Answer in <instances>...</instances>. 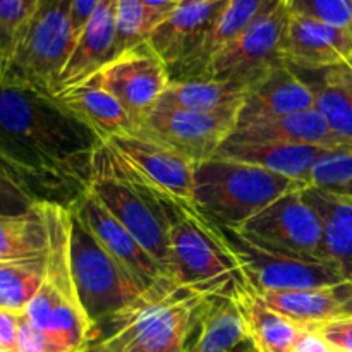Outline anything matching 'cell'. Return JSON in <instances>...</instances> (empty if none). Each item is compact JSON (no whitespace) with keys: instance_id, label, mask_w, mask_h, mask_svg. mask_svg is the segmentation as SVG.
<instances>
[{"instance_id":"1","label":"cell","mask_w":352,"mask_h":352,"mask_svg":"<svg viewBox=\"0 0 352 352\" xmlns=\"http://www.w3.org/2000/svg\"><path fill=\"white\" fill-rule=\"evenodd\" d=\"M103 141L54 96L0 85V150L82 195Z\"/></svg>"},{"instance_id":"2","label":"cell","mask_w":352,"mask_h":352,"mask_svg":"<svg viewBox=\"0 0 352 352\" xmlns=\"http://www.w3.org/2000/svg\"><path fill=\"white\" fill-rule=\"evenodd\" d=\"M213 296L184 285L168 284L148 291L140 301L117 313L105 323L110 329L95 349L116 352H184L195 323Z\"/></svg>"},{"instance_id":"3","label":"cell","mask_w":352,"mask_h":352,"mask_svg":"<svg viewBox=\"0 0 352 352\" xmlns=\"http://www.w3.org/2000/svg\"><path fill=\"white\" fill-rule=\"evenodd\" d=\"M88 189L174 280L168 208L175 201L148 188L109 143L96 151Z\"/></svg>"},{"instance_id":"4","label":"cell","mask_w":352,"mask_h":352,"mask_svg":"<svg viewBox=\"0 0 352 352\" xmlns=\"http://www.w3.org/2000/svg\"><path fill=\"white\" fill-rule=\"evenodd\" d=\"M305 182L250 164L212 158L195 167V210L222 229H239L268 205Z\"/></svg>"},{"instance_id":"5","label":"cell","mask_w":352,"mask_h":352,"mask_svg":"<svg viewBox=\"0 0 352 352\" xmlns=\"http://www.w3.org/2000/svg\"><path fill=\"white\" fill-rule=\"evenodd\" d=\"M168 217L175 284L234 298L251 287L220 227L181 203H170Z\"/></svg>"},{"instance_id":"6","label":"cell","mask_w":352,"mask_h":352,"mask_svg":"<svg viewBox=\"0 0 352 352\" xmlns=\"http://www.w3.org/2000/svg\"><path fill=\"white\" fill-rule=\"evenodd\" d=\"M71 268L79 301L98 329L148 292L93 236L72 206Z\"/></svg>"},{"instance_id":"7","label":"cell","mask_w":352,"mask_h":352,"mask_svg":"<svg viewBox=\"0 0 352 352\" xmlns=\"http://www.w3.org/2000/svg\"><path fill=\"white\" fill-rule=\"evenodd\" d=\"M72 0H40L28 21L2 85L54 96L76 45Z\"/></svg>"},{"instance_id":"8","label":"cell","mask_w":352,"mask_h":352,"mask_svg":"<svg viewBox=\"0 0 352 352\" xmlns=\"http://www.w3.org/2000/svg\"><path fill=\"white\" fill-rule=\"evenodd\" d=\"M222 232L243 265L253 291L336 287L346 282L342 272L332 261L267 246L237 229H222Z\"/></svg>"},{"instance_id":"9","label":"cell","mask_w":352,"mask_h":352,"mask_svg":"<svg viewBox=\"0 0 352 352\" xmlns=\"http://www.w3.org/2000/svg\"><path fill=\"white\" fill-rule=\"evenodd\" d=\"M289 16L285 0H275L236 40L213 55L201 78L253 85L275 64L282 62L280 48Z\"/></svg>"},{"instance_id":"10","label":"cell","mask_w":352,"mask_h":352,"mask_svg":"<svg viewBox=\"0 0 352 352\" xmlns=\"http://www.w3.org/2000/svg\"><path fill=\"white\" fill-rule=\"evenodd\" d=\"M239 110L189 112L155 107L153 112L134 129V134L155 141L198 165L212 160L232 136Z\"/></svg>"},{"instance_id":"11","label":"cell","mask_w":352,"mask_h":352,"mask_svg":"<svg viewBox=\"0 0 352 352\" xmlns=\"http://www.w3.org/2000/svg\"><path fill=\"white\" fill-rule=\"evenodd\" d=\"M302 189L285 192L237 230L277 250L327 260L322 219L305 198Z\"/></svg>"},{"instance_id":"12","label":"cell","mask_w":352,"mask_h":352,"mask_svg":"<svg viewBox=\"0 0 352 352\" xmlns=\"http://www.w3.org/2000/svg\"><path fill=\"white\" fill-rule=\"evenodd\" d=\"M86 79L116 96L136 129L158 105L170 74L167 65L144 43L113 57Z\"/></svg>"},{"instance_id":"13","label":"cell","mask_w":352,"mask_h":352,"mask_svg":"<svg viewBox=\"0 0 352 352\" xmlns=\"http://www.w3.org/2000/svg\"><path fill=\"white\" fill-rule=\"evenodd\" d=\"M105 143L148 188L170 201L195 208L196 165L191 160L134 133L113 136Z\"/></svg>"},{"instance_id":"14","label":"cell","mask_w":352,"mask_h":352,"mask_svg":"<svg viewBox=\"0 0 352 352\" xmlns=\"http://www.w3.org/2000/svg\"><path fill=\"white\" fill-rule=\"evenodd\" d=\"M71 206L82 223L91 230L93 236L131 272V275L146 291L175 284L167 270L138 243L136 237L96 199L89 189H86Z\"/></svg>"},{"instance_id":"15","label":"cell","mask_w":352,"mask_h":352,"mask_svg":"<svg viewBox=\"0 0 352 352\" xmlns=\"http://www.w3.org/2000/svg\"><path fill=\"white\" fill-rule=\"evenodd\" d=\"M280 58L298 72H322L339 67L352 60V33L344 28L291 14Z\"/></svg>"},{"instance_id":"16","label":"cell","mask_w":352,"mask_h":352,"mask_svg":"<svg viewBox=\"0 0 352 352\" xmlns=\"http://www.w3.org/2000/svg\"><path fill=\"white\" fill-rule=\"evenodd\" d=\"M309 109H315V91L311 85L291 65L280 62L250 86L237 116L236 129Z\"/></svg>"},{"instance_id":"17","label":"cell","mask_w":352,"mask_h":352,"mask_svg":"<svg viewBox=\"0 0 352 352\" xmlns=\"http://www.w3.org/2000/svg\"><path fill=\"white\" fill-rule=\"evenodd\" d=\"M226 2L227 0H181L151 31L146 45L167 65L168 72L201 45Z\"/></svg>"},{"instance_id":"18","label":"cell","mask_w":352,"mask_h":352,"mask_svg":"<svg viewBox=\"0 0 352 352\" xmlns=\"http://www.w3.org/2000/svg\"><path fill=\"white\" fill-rule=\"evenodd\" d=\"M329 153H336V151L308 146V144L282 143V141L227 140L213 158L254 165L274 174L305 182L308 186V177L313 167Z\"/></svg>"},{"instance_id":"19","label":"cell","mask_w":352,"mask_h":352,"mask_svg":"<svg viewBox=\"0 0 352 352\" xmlns=\"http://www.w3.org/2000/svg\"><path fill=\"white\" fill-rule=\"evenodd\" d=\"M229 140L234 141H282L325 148L336 153H352V138L337 133L316 109L296 112L268 122L239 127Z\"/></svg>"},{"instance_id":"20","label":"cell","mask_w":352,"mask_h":352,"mask_svg":"<svg viewBox=\"0 0 352 352\" xmlns=\"http://www.w3.org/2000/svg\"><path fill=\"white\" fill-rule=\"evenodd\" d=\"M116 2L117 0H102L85 24L76 40L74 50L58 78L57 91L65 86L85 81L113 57Z\"/></svg>"},{"instance_id":"21","label":"cell","mask_w":352,"mask_h":352,"mask_svg":"<svg viewBox=\"0 0 352 352\" xmlns=\"http://www.w3.org/2000/svg\"><path fill=\"white\" fill-rule=\"evenodd\" d=\"M54 98L85 122L103 143L113 136L134 133L133 122L119 100L89 79L58 89Z\"/></svg>"},{"instance_id":"22","label":"cell","mask_w":352,"mask_h":352,"mask_svg":"<svg viewBox=\"0 0 352 352\" xmlns=\"http://www.w3.org/2000/svg\"><path fill=\"white\" fill-rule=\"evenodd\" d=\"M274 2L275 0H227L201 45L186 60L168 72L170 79L182 81V79L201 78L206 64L212 60L213 55L236 40Z\"/></svg>"},{"instance_id":"23","label":"cell","mask_w":352,"mask_h":352,"mask_svg":"<svg viewBox=\"0 0 352 352\" xmlns=\"http://www.w3.org/2000/svg\"><path fill=\"white\" fill-rule=\"evenodd\" d=\"M250 342L243 311L234 296H213L199 313L184 352H234Z\"/></svg>"},{"instance_id":"24","label":"cell","mask_w":352,"mask_h":352,"mask_svg":"<svg viewBox=\"0 0 352 352\" xmlns=\"http://www.w3.org/2000/svg\"><path fill=\"white\" fill-rule=\"evenodd\" d=\"M302 192L322 219L325 258L352 280V198L316 186H306Z\"/></svg>"},{"instance_id":"25","label":"cell","mask_w":352,"mask_h":352,"mask_svg":"<svg viewBox=\"0 0 352 352\" xmlns=\"http://www.w3.org/2000/svg\"><path fill=\"white\" fill-rule=\"evenodd\" d=\"M250 86L230 81H217L210 78L170 79L162 93L160 109L189 110V112H220L241 109Z\"/></svg>"},{"instance_id":"26","label":"cell","mask_w":352,"mask_h":352,"mask_svg":"<svg viewBox=\"0 0 352 352\" xmlns=\"http://www.w3.org/2000/svg\"><path fill=\"white\" fill-rule=\"evenodd\" d=\"M256 294L272 311L278 313L302 330H316L332 320L342 318L336 287L261 291Z\"/></svg>"},{"instance_id":"27","label":"cell","mask_w":352,"mask_h":352,"mask_svg":"<svg viewBox=\"0 0 352 352\" xmlns=\"http://www.w3.org/2000/svg\"><path fill=\"white\" fill-rule=\"evenodd\" d=\"M250 342L256 352H292L305 330L263 305L251 287L237 296Z\"/></svg>"},{"instance_id":"28","label":"cell","mask_w":352,"mask_h":352,"mask_svg":"<svg viewBox=\"0 0 352 352\" xmlns=\"http://www.w3.org/2000/svg\"><path fill=\"white\" fill-rule=\"evenodd\" d=\"M47 248V223L38 201L26 213H0V261L45 256Z\"/></svg>"},{"instance_id":"29","label":"cell","mask_w":352,"mask_h":352,"mask_svg":"<svg viewBox=\"0 0 352 352\" xmlns=\"http://www.w3.org/2000/svg\"><path fill=\"white\" fill-rule=\"evenodd\" d=\"M45 256L0 261V308L23 315L45 280Z\"/></svg>"},{"instance_id":"30","label":"cell","mask_w":352,"mask_h":352,"mask_svg":"<svg viewBox=\"0 0 352 352\" xmlns=\"http://www.w3.org/2000/svg\"><path fill=\"white\" fill-rule=\"evenodd\" d=\"M0 175L33 195L38 201H57L69 206L81 196L69 186L23 164L3 150H0Z\"/></svg>"},{"instance_id":"31","label":"cell","mask_w":352,"mask_h":352,"mask_svg":"<svg viewBox=\"0 0 352 352\" xmlns=\"http://www.w3.org/2000/svg\"><path fill=\"white\" fill-rule=\"evenodd\" d=\"M315 74H318L315 82L306 79L315 91V109L337 133L352 138V91L330 79L325 71Z\"/></svg>"},{"instance_id":"32","label":"cell","mask_w":352,"mask_h":352,"mask_svg":"<svg viewBox=\"0 0 352 352\" xmlns=\"http://www.w3.org/2000/svg\"><path fill=\"white\" fill-rule=\"evenodd\" d=\"M155 28H157V21L144 7L143 0H117L113 57L146 43L148 36Z\"/></svg>"},{"instance_id":"33","label":"cell","mask_w":352,"mask_h":352,"mask_svg":"<svg viewBox=\"0 0 352 352\" xmlns=\"http://www.w3.org/2000/svg\"><path fill=\"white\" fill-rule=\"evenodd\" d=\"M40 0H0V85L6 79L28 21Z\"/></svg>"},{"instance_id":"34","label":"cell","mask_w":352,"mask_h":352,"mask_svg":"<svg viewBox=\"0 0 352 352\" xmlns=\"http://www.w3.org/2000/svg\"><path fill=\"white\" fill-rule=\"evenodd\" d=\"M289 12L352 33V0H285Z\"/></svg>"},{"instance_id":"35","label":"cell","mask_w":352,"mask_h":352,"mask_svg":"<svg viewBox=\"0 0 352 352\" xmlns=\"http://www.w3.org/2000/svg\"><path fill=\"white\" fill-rule=\"evenodd\" d=\"M349 181H352V153H329L313 167L308 186L336 188Z\"/></svg>"},{"instance_id":"36","label":"cell","mask_w":352,"mask_h":352,"mask_svg":"<svg viewBox=\"0 0 352 352\" xmlns=\"http://www.w3.org/2000/svg\"><path fill=\"white\" fill-rule=\"evenodd\" d=\"M36 201L38 199L33 195L0 175V213H6V215L26 213L33 208Z\"/></svg>"},{"instance_id":"37","label":"cell","mask_w":352,"mask_h":352,"mask_svg":"<svg viewBox=\"0 0 352 352\" xmlns=\"http://www.w3.org/2000/svg\"><path fill=\"white\" fill-rule=\"evenodd\" d=\"M16 352H64L58 349L38 327H34L24 315H21L19 336Z\"/></svg>"},{"instance_id":"38","label":"cell","mask_w":352,"mask_h":352,"mask_svg":"<svg viewBox=\"0 0 352 352\" xmlns=\"http://www.w3.org/2000/svg\"><path fill=\"white\" fill-rule=\"evenodd\" d=\"M316 332L329 342L330 347L342 352H352V316L332 320L318 327Z\"/></svg>"},{"instance_id":"39","label":"cell","mask_w":352,"mask_h":352,"mask_svg":"<svg viewBox=\"0 0 352 352\" xmlns=\"http://www.w3.org/2000/svg\"><path fill=\"white\" fill-rule=\"evenodd\" d=\"M21 313L0 308V349L16 351L17 336H19Z\"/></svg>"},{"instance_id":"40","label":"cell","mask_w":352,"mask_h":352,"mask_svg":"<svg viewBox=\"0 0 352 352\" xmlns=\"http://www.w3.org/2000/svg\"><path fill=\"white\" fill-rule=\"evenodd\" d=\"M102 0H72V9H71V17H72V28H74L76 40H78L79 33L82 31L85 24L88 23V19L91 17V14L95 12L96 7L100 6Z\"/></svg>"},{"instance_id":"41","label":"cell","mask_w":352,"mask_h":352,"mask_svg":"<svg viewBox=\"0 0 352 352\" xmlns=\"http://www.w3.org/2000/svg\"><path fill=\"white\" fill-rule=\"evenodd\" d=\"M332 347L316 330H305L292 352H330Z\"/></svg>"},{"instance_id":"42","label":"cell","mask_w":352,"mask_h":352,"mask_svg":"<svg viewBox=\"0 0 352 352\" xmlns=\"http://www.w3.org/2000/svg\"><path fill=\"white\" fill-rule=\"evenodd\" d=\"M181 0H143L144 7L150 10L151 16L157 21V26L179 6Z\"/></svg>"},{"instance_id":"43","label":"cell","mask_w":352,"mask_h":352,"mask_svg":"<svg viewBox=\"0 0 352 352\" xmlns=\"http://www.w3.org/2000/svg\"><path fill=\"white\" fill-rule=\"evenodd\" d=\"M336 294L339 298L342 316H352V280L336 285Z\"/></svg>"},{"instance_id":"44","label":"cell","mask_w":352,"mask_h":352,"mask_svg":"<svg viewBox=\"0 0 352 352\" xmlns=\"http://www.w3.org/2000/svg\"><path fill=\"white\" fill-rule=\"evenodd\" d=\"M325 74L329 76L330 79H333V81L346 86L349 91H352V60L344 65H339V67L329 69V71H325Z\"/></svg>"},{"instance_id":"45","label":"cell","mask_w":352,"mask_h":352,"mask_svg":"<svg viewBox=\"0 0 352 352\" xmlns=\"http://www.w3.org/2000/svg\"><path fill=\"white\" fill-rule=\"evenodd\" d=\"M329 189H333V191L340 192V195H346L352 198V181L346 182V184H340V186H336V188H329Z\"/></svg>"},{"instance_id":"46","label":"cell","mask_w":352,"mask_h":352,"mask_svg":"<svg viewBox=\"0 0 352 352\" xmlns=\"http://www.w3.org/2000/svg\"><path fill=\"white\" fill-rule=\"evenodd\" d=\"M234 352H256V349L253 347V344L251 342H246L244 346H241L239 349H236Z\"/></svg>"},{"instance_id":"47","label":"cell","mask_w":352,"mask_h":352,"mask_svg":"<svg viewBox=\"0 0 352 352\" xmlns=\"http://www.w3.org/2000/svg\"><path fill=\"white\" fill-rule=\"evenodd\" d=\"M93 351L95 352H100V351H96L95 347H91ZM116 352H144V351H140V349H120V351H116Z\"/></svg>"},{"instance_id":"48","label":"cell","mask_w":352,"mask_h":352,"mask_svg":"<svg viewBox=\"0 0 352 352\" xmlns=\"http://www.w3.org/2000/svg\"><path fill=\"white\" fill-rule=\"evenodd\" d=\"M0 352H16L14 349H0Z\"/></svg>"},{"instance_id":"49","label":"cell","mask_w":352,"mask_h":352,"mask_svg":"<svg viewBox=\"0 0 352 352\" xmlns=\"http://www.w3.org/2000/svg\"><path fill=\"white\" fill-rule=\"evenodd\" d=\"M330 352H342V351H337V349H333V347H332V351H330Z\"/></svg>"},{"instance_id":"50","label":"cell","mask_w":352,"mask_h":352,"mask_svg":"<svg viewBox=\"0 0 352 352\" xmlns=\"http://www.w3.org/2000/svg\"><path fill=\"white\" fill-rule=\"evenodd\" d=\"M88 352H95V351H93V349H89V351H88Z\"/></svg>"},{"instance_id":"51","label":"cell","mask_w":352,"mask_h":352,"mask_svg":"<svg viewBox=\"0 0 352 352\" xmlns=\"http://www.w3.org/2000/svg\"><path fill=\"white\" fill-rule=\"evenodd\" d=\"M215 2H219V0H215Z\"/></svg>"}]
</instances>
